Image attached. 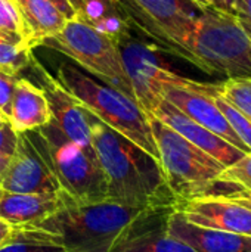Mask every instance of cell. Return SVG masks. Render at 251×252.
Returning a JSON list of instances; mask_svg holds the SVG:
<instances>
[{
	"label": "cell",
	"instance_id": "1",
	"mask_svg": "<svg viewBox=\"0 0 251 252\" xmlns=\"http://www.w3.org/2000/svg\"><path fill=\"white\" fill-rule=\"evenodd\" d=\"M84 111L92 146L107 180V201L141 210L175 207L176 198L167 186L160 161Z\"/></svg>",
	"mask_w": 251,
	"mask_h": 252
},
{
	"label": "cell",
	"instance_id": "2",
	"mask_svg": "<svg viewBox=\"0 0 251 252\" xmlns=\"http://www.w3.org/2000/svg\"><path fill=\"white\" fill-rule=\"evenodd\" d=\"M141 211L107 199L83 204L59 192L58 210L25 229L67 252H108L115 238Z\"/></svg>",
	"mask_w": 251,
	"mask_h": 252
},
{
	"label": "cell",
	"instance_id": "3",
	"mask_svg": "<svg viewBox=\"0 0 251 252\" xmlns=\"http://www.w3.org/2000/svg\"><path fill=\"white\" fill-rule=\"evenodd\" d=\"M182 58L210 75H251V40L235 13L203 9L182 46Z\"/></svg>",
	"mask_w": 251,
	"mask_h": 252
},
{
	"label": "cell",
	"instance_id": "4",
	"mask_svg": "<svg viewBox=\"0 0 251 252\" xmlns=\"http://www.w3.org/2000/svg\"><path fill=\"white\" fill-rule=\"evenodd\" d=\"M58 81L83 108L158 159L149 117L133 97L67 62L58 68Z\"/></svg>",
	"mask_w": 251,
	"mask_h": 252
},
{
	"label": "cell",
	"instance_id": "5",
	"mask_svg": "<svg viewBox=\"0 0 251 252\" xmlns=\"http://www.w3.org/2000/svg\"><path fill=\"white\" fill-rule=\"evenodd\" d=\"M158 161L176 204L212 193L225 165L197 148L163 121L148 114Z\"/></svg>",
	"mask_w": 251,
	"mask_h": 252
},
{
	"label": "cell",
	"instance_id": "6",
	"mask_svg": "<svg viewBox=\"0 0 251 252\" xmlns=\"http://www.w3.org/2000/svg\"><path fill=\"white\" fill-rule=\"evenodd\" d=\"M27 133L41 149L61 192L83 204L107 199V180L99 162L71 142L52 118L43 127Z\"/></svg>",
	"mask_w": 251,
	"mask_h": 252
},
{
	"label": "cell",
	"instance_id": "7",
	"mask_svg": "<svg viewBox=\"0 0 251 252\" xmlns=\"http://www.w3.org/2000/svg\"><path fill=\"white\" fill-rule=\"evenodd\" d=\"M41 46L67 55L107 84L133 97V89L121 62L118 41L111 35L74 18L67 21L59 32L46 38Z\"/></svg>",
	"mask_w": 251,
	"mask_h": 252
},
{
	"label": "cell",
	"instance_id": "8",
	"mask_svg": "<svg viewBox=\"0 0 251 252\" xmlns=\"http://www.w3.org/2000/svg\"><path fill=\"white\" fill-rule=\"evenodd\" d=\"M132 27L164 50L182 58V46L194 19L206 9L194 0H117Z\"/></svg>",
	"mask_w": 251,
	"mask_h": 252
},
{
	"label": "cell",
	"instance_id": "9",
	"mask_svg": "<svg viewBox=\"0 0 251 252\" xmlns=\"http://www.w3.org/2000/svg\"><path fill=\"white\" fill-rule=\"evenodd\" d=\"M118 50L133 89V97L146 114H151L163 99V87L195 89L203 84L173 72L152 47L133 37L132 32L118 38Z\"/></svg>",
	"mask_w": 251,
	"mask_h": 252
},
{
	"label": "cell",
	"instance_id": "10",
	"mask_svg": "<svg viewBox=\"0 0 251 252\" xmlns=\"http://www.w3.org/2000/svg\"><path fill=\"white\" fill-rule=\"evenodd\" d=\"M6 193H59L61 186L41 149L27 131L18 133V143L0 177Z\"/></svg>",
	"mask_w": 251,
	"mask_h": 252
},
{
	"label": "cell",
	"instance_id": "11",
	"mask_svg": "<svg viewBox=\"0 0 251 252\" xmlns=\"http://www.w3.org/2000/svg\"><path fill=\"white\" fill-rule=\"evenodd\" d=\"M175 207L142 210L115 238L108 252H197L167 233Z\"/></svg>",
	"mask_w": 251,
	"mask_h": 252
},
{
	"label": "cell",
	"instance_id": "12",
	"mask_svg": "<svg viewBox=\"0 0 251 252\" xmlns=\"http://www.w3.org/2000/svg\"><path fill=\"white\" fill-rule=\"evenodd\" d=\"M31 66L38 71L40 80L43 83L41 89L44 92L52 120L71 142H74L93 161L98 162L95 149L92 146V136L86 118V111L81 103L70 92H67L58 80L47 74V71L34 58L31 61Z\"/></svg>",
	"mask_w": 251,
	"mask_h": 252
},
{
	"label": "cell",
	"instance_id": "13",
	"mask_svg": "<svg viewBox=\"0 0 251 252\" xmlns=\"http://www.w3.org/2000/svg\"><path fill=\"white\" fill-rule=\"evenodd\" d=\"M213 87L215 84L203 83L200 87L188 89V87H176V86H166L161 90V94L166 100L180 109L185 115L191 120L198 123L200 126L206 127L212 133L217 134L237 149L249 154L250 151L247 146L240 140V137L234 133L229 127L226 118L217 108L213 99Z\"/></svg>",
	"mask_w": 251,
	"mask_h": 252
},
{
	"label": "cell",
	"instance_id": "14",
	"mask_svg": "<svg viewBox=\"0 0 251 252\" xmlns=\"http://www.w3.org/2000/svg\"><path fill=\"white\" fill-rule=\"evenodd\" d=\"M175 210L194 224L251 236V210L219 193L180 201L175 205Z\"/></svg>",
	"mask_w": 251,
	"mask_h": 252
},
{
	"label": "cell",
	"instance_id": "15",
	"mask_svg": "<svg viewBox=\"0 0 251 252\" xmlns=\"http://www.w3.org/2000/svg\"><path fill=\"white\" fill-rule=\"evenodd\" d=\"M151 115L163 121L166 126H169L175 131H178L180 136H183L186 140L194 143L197 148L212 155L225 167L234 164L244 155L243 151L237 149L235 146H232L231 143H228L217 134L212 133L206 127L191 120L188 115H185L180 109H178L164 97L160 100V103L155 106Z\"/></svg>",
	"mask_w": 251,
	"mask_h": 252
},
{
	"label": "cell",
	"instance_id": "16",
	"mask_svg": "<svg viewBox=\"0 0 251 252\" xmlns=\"http://www.w3.org/2000/svg\"><path fill=\"white\" fill-rule=\"evenodd\" d=\"M167 233L197 252H251V236L194 224L175 208L167 219Z\"/></svg>",
	"mask_w": 251,
	"mask_h": 252
},
{
	"label": "cell",
	"instance_id": "17",
	"mask_svg": "<svg viewBox=\"0 0 251 252\" xmlns=\"http://www.w3.org/2000/svg\"><path fill=\"white\" fill-rule=\"evenodd\" d=\"M59 207V193H6L0 196V219L12 229L41 221Z\"/></svg>",
	"mask_w": 251,
	"mask_h": 252
},
{
	"label": "cell",
	"instance_id": "18",
	"mask_svg": "<svg viewBox=\"0 0 251 252\" xmlns=\"http://www.w3.org/2000/svg\"><path fill=\"white\" fill-rule=\"evenodd\" d=\"M50 118L52 115L43 89L34 86L30 80L19 77L9 118L13 128L18 133L36 130L47 124Z\"/></svg>",
	"mask_w": 251,
	"mask_h": 252
},
{
	"label": "cell",
	"instance_id": "19",
	"mask_svg": "<svg viewBox=\"0 0 251 252\" xmlns=\"http://www.w3.org/2000/svg\"><path fill=\"white\" fill-rule=\"evenodd\" d=\"M18 6L24 37L28 47L33 50L36 46L59 32L67 19L49 0H13Z\"/></svg>",
	"mask_w": 251,
	"mask_h": 252
},
{
	"label": "cell",
	"instance_id": "20",
	"mask_svg": "<svg viewBox=\"0 0 251 252\" xmlns=\"http://www.w3.org/2000/svg\"><path fill=\"white\" fill-rule=\"evenodd\" d=\"M75 18L118 41L132 32V24L126 18L117 0H68Z\"/></svg>",
	"mask_w": 251,
	"mask_h": 252
},
{
	"label": "cell",
	"instance_id": "21",
	"mask_svg": "<svg viewBox=\"0 0 251 252\" xmlns=\"http://www.w3.org/2000/svg\"><path fill=\"white\" fill-rule=\"evenodd\" d=\"M31 61V49L25 41L0 32V71L19 77L22 71L30 68Z\"/></svg>",
	"mask_w": 251,
	"mask_h": 252
},
{
	"label": "cell",
	"instance_id": "22",
	"mask_svg": "<svg viewBox=\"0 0 251 252\" xmlns=\"http://www.w3.org/2000/svg\"><path fill=\"white\" fill-rule=\"evenodd\" d=\"M0 252H67L62 247L41 239L25 227L12 229L10 235L0 244Z\"/></svg>",
	"mask_w": 251,
	"mask_h": 252
},
{
	"label": "cell",
	"instance_id": "23",
	"mask_svg": "<svg viewBox=\"0 0 251 252\" xmlns=\"http://www.w3.org/2000/svg\"><path fill=\"white\" fill-rule=\"evenodd\" d=\"M217 89L219 93L251 123V75L226 78L223 83L217 84Z\"/></svg>",
	"mask_w": 251,
	"mask_h": 252
},
{
	"label": "cell",
	"instance_id": "24",
	"mask_svg": "<svg viewBox=\"0 0 251 252\" xmlns=\"http://www.w3.org/2000/svg\"><path fill=\"white\" fill-rule=\"evenodd\" d=\"M213 99L217 105V108L220 109V112L223 114V117L226 118L229 127L234 130V133L240 137V140L247 146V149L251 152V123L231 103L228 102L217 89V84H215L213 87Z\"/></svg>",
	"mask_w": 251,
	"mask_h": 252
},
{
	"label": "cell",
	"instance_id": "25",
	"mask_svg": "<svg viewBox=\"0 0 251 252\" xmlns=\"http://www.w3.org/2000/svg\"><path fill=\"white\" fill-rule=\"evenodd\" d=\"M216 185L232 189H251V152L244 154L238 161L225 167L217 176Z\"/></svg>",
	"mask_w": 251,
	"mask_h": 252
},
{
	"label": "cell",
	"instance_id": "26",
	"mask_svg": "<svg viewBox=\"0 0 251 252\" xmlns=\"http://www.w3.org/2000/svg\"><path fill=\"white\" fill-rule=\"evenodd\" d=\"M0 32L15 40L25 41L22 19L13 0H0Z\"/></svg>",
	"mask_w": 251,
	"mask_h": 252
},
{
	"label": "cell",
	"instance_id": "27",
	"mask_svg": "<svg viewBox=\"0 0 251 252\" xmlns=\"http://www.w3.org/2000/svg\"><path fill=\"white\" fill-rule=\"evenodd\" d=\"M19 77L6 74L0 71V112L9 120L10 118V109H12V100L13 93L16 87V81Z\"/></svg>",
	"mask_w": 251,
	"mask_h": 252
},
{
	"label": "cell",
	"instance_id": "28",
	"mask_svg": "<svg viewBox=\"0 0 251 252\" xmlns=\"http://www.w3.org/2000/svg\"><path fill=\"white\" fill-rule=\"evenodd\" d=\"M18 143V131L13 128L9 120L0 121V155L12 157Z\"/></svg>",
	"mask_w": 251,
	"mask_h": 252
},
{
	"label": "cell",
	"instance_id": "29",
	"mask_svg": "<svg viewBox=\"0 0 251 252\" xmlns=\"http://www.w3.org/2000/svg\"><path fill=\"white\" fill-rule=\"evenodd\" d=\"M234 13L251 40V0H234Z\"/></svg>",
	"mask_w": 251,
	"mask_h": 252
},
{
	"label": "cell",
	"instance_id": "30",
	"mask_svg": "<svg viewBox=\"0 0 251 252\" xmlns=\"http://www.w3.org/2000/svg\"><path fill=\"white\" fill-rule=\"evenodd\" d=\"M212 193H219L223 198L234 201L237 204H241L251 210V189H232L231 190H222V192H212Z\"/></svg>",
	"mask_w": 251,
	"mask_h": 252
},
{
	"label": "cell",
	"instance_id": "31",
	"mask_svg": "<svg viewBox=\"0 0 251 252\" xmlns=\"http://www.w3.org/2000/svg\"><path fill=\"white\" fill-rule=\"evenodd\" d=\"M62 15H64V18L67 19V21H70V19H74L75 18V13H74V10H72V7H71V4L68 3V0H49Z\"/></svg>",
	"mask_w": 251,
	"mask_h": 252
},
{
	"label": "cell",
	"instance_id": "32",
	"mask_svg": "<svg viewBox=\"0 0 251 252\" xmlns=\"http://www.w3.org/2000/svg\"><path fill=\"white\" fill-rule=\"evenodd\" d=\"M209 7L234 13V0H209Z\"/></svg>",
	"mask_w": 251,
	"mask_h": 252
},
{
	"label": "cell",
	"instance_id": "33",
	"mask_svg": "<svg viewBox=\"0 0 251 252\" xmlns=\"http://www.w3.org/2000/svg\"><path fill=\"white\" fill-rule=\"evenodd\" d=\"M10 232H12V227L0 219V244L10 235Z\"/></svg>",
	"mask_w": 251,
	"mask_h": 252
},
{
	"label": "cell",
	"instance_id": "34",
	"mask_svg": "<svg viewBox=\"0 0 251 252\" xmlns=\"http://www.w3.org/2000/svg\"><path fill=\"white\" fill-rule=\"evenodd\" d=\"M7 162H9V157H3V155H0V177H1V174H3V171L6 170Z\"/></svg>",
	"mask_w": 251,
	"mask_h": 252
},
{
	"label": "cell",
	"instance_id": "35",
	"mask_svg": "<svg viewBox=\"0 0 251 252\" xmlns=\"http://www.w3.org/2000/svg\"><path fill=\"white\" fill-rule=\"evenodd\" d=\"M194 1H197L203 7H209V0H194Z\"/></svg>",
	"mask_w": 251,
	"mask_h": 252
},
{
	"label": "cell",
	"instance_id": "36",
	"mask_svg": "<svg viewBox=\"0 0 251 252\" xmlns=\"http://www.w3.org/2000/svg\"><path fill=\"white\" fill-rule=\"evenodd\" d=\"M1 193H3V190H1V188H0V196H1Z\"/></svg>",
	"mask_w": 251,
	"mask_h": 252
},
{
	"label": "cell",
	"instance_id": "37",
	"mask_svg": "<svg viewBox=\"0 0 251 252\" xmlns=\"http://www.w3.org/2000/svg\"><path fill=\"white\" fill-rule=\"evenodd\" d=\"M195 3H197V1H195ZM201 7H203V6H201Z\"/></svg>",
	"mask_w": 251,
	"mask_h": 252
}]
</instances>
